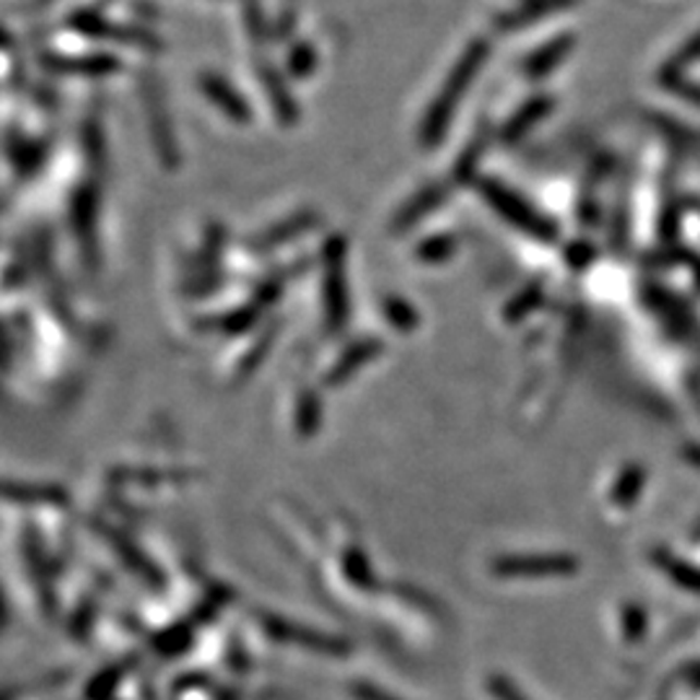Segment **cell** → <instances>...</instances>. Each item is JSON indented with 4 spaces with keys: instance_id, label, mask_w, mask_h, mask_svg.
<instances>
[{
    "instance_id": "obj_1",
    "label": "cell",
    "mask_w": 700,
    "mask_h": 700,
    "mask_svg": "<svg viewBox=\"0 0 700 700\" xmlns=\"http://www.w3.org/2000/svg\"><path fill=\"white\" fill-rule=\"evenodd\" d=\"M488 55H491V45L485 43V39H475V43L467 47L462 58L457 60V65L451 68V73L446 75L442 92H438L436 99L431 101L429 114H425L423 120L421 138L425 146H434V143L444 138L446 128H449V122L455 120L459 101L464 99L467 88L472 86V81H475L480 68L485 65Z\"/></svg>"
},
{
    "instance_id": "obj_2",
    "label": "cell",
    "mask_w": 700,
    "mask_h": 700,
    "mask_svg": "<svg viewBox=\"0 0 700 700\" xmlns=\"http://www.w3.org/2000/svg\"><path fill=\"white\" fill-rule=\"evenodd\" d=\"M480 192H483L485 201L491 203L493 210H498L506 221L517 226V229L527 231L530 237L540 239V242H553L555 239V226L542 218L538 210L532 208L530 203H524L517 192H511L509 188L498 182H480Z\"/></svg>"
},
{
    "instance_id": "obj_3",
    "label": "cell",
    "mask_w": 700,
    "mask_h": 700,
    "mask_svg": "<svg viewBox=\"0 0 700 700\" xmlns=\"http://www.w3.org/2000/svg\"><path fill=\"white\" fill-rule=\"evenodd\" d=\"M493 571L498 576H530V579H542V576H571L579 571V563L571 555H506L493 563Z\"/></svg>"
},
{
    "instance_id": "obj_4",
    "label": "cell",
    "mask_w": 700,
    "mask_h": 700,
    "mask_svg": "<svg viewBox=\"0 0 700 700\" xmlns=\"http://www.w3.org/2000/svg\"><path fill=\"white\" fill-rule=\"evenodd\" d=\"M571 3H576V0H524L519 9L504 13V16L498 19V29L500 32H517V29H521V26L534 24V22H540V19L553 16V13L568 9Z\"/></svg>"
},
{
    "instance_id": "obj_5",
    "label": "cell",
    "mask_w": 700,
    "mask_h": 700,
    "mask_svg": "<svg viewBox=\"0 0 700 700\" xmlns=\"http://www.w3.org/2000/svg\"><path fill=\"white\" fill-rule=\"evenodd\" d=\"M203 92L213 101V105L221 109L226 117H231V120L244 122L246 117H250V114H246V105L242 99H239L237 92H231V86L226 84V81L216 79V75H208V79H203Z\"/></svg>"
},
{
    "instance_id": "obj_6",
    "label": "cell",
    "mask_w": 700,
    "mask_h": 700,
    "mask_svg": "<svg viewBox=\"0 0 700 700\" xmlns=\"http://www.w3.org/2000/svg\"><path fill=\"white\" fill-rule=\"evenodd\" d=\"M571 47H574L571 37H568V39L566 37L555 39V43H551L547 47H542V50H538L530 60H527L524 71L530 75H547L555 65L563 63V58H566V55L571 52Z\"/></svg>"
},
{
    "instance_id": "obj_7",
    "label": "cell",
    "mask_w": 700,
    "mask_h": 700,
    "mask_svg": "<svg viewBox=\"0 0 700 700\" xmlns=\"http://www.w3.org/2000/svg\"><path fill=\"white\" fill-rule=\"evenodd\" d=\"M348 312V299H346V283H342V263H335L329 267L327 276V317L329 325H342Z\"/></svg>"
},
{
    "instance_id": "obj_8",
    "label": "cell",
    "mask_w": 700,
    "mask_h": 700,
    "mask_svg": "<svg viewBox=\"0 0 700 700\" xmlns=\"http://www.w3.org/2000/svg\"><path fill=\"white\" fill-rule=\"evenodd\" d=\"M547 112H551V99H534L527 107H521L517 117H514L509 125L504 128V141L511 143L521 138V135H524L534 122H540Z\"/></svg>"
},
{
    "instance_id": "obj_9",
    "label": "cell",
    "mask_w": 700,
    "mask_h": 700,
    "mask_svg": "<svg viewBox=\"0 0 700 700\" xmlns=\"http://www.w3.org/2000/svg\"><path fill=\"white\" fill-rule=\"evenodd\" d=\"M696 63H700V34H696L690 43H685L683 47H679V50L675 52V58L667 60V65L662 68V81L667 86L675 84L679 75H683L690 65H696Z\"/></svg>"
},
{
    "instance_id": "obj_10",
    "label": "cell",
    "mask_w": 700,
    "mask_h": 700,
    "mask_svg": "<svg viewBox=\"0 0 700 700\" xmlns=\"http://www.w3.org/2000/svg\"><path fill=\"white\" fill-rule=\"evenodd\" d=\"M376 350H379V346H376L374 340H366V342H359V346L355 348H350L348 353H346V359H342V363H338V366H335V372L329 374V382H340V379H348L350 374L355 372V369L361 366L363 361H369L372 359V355L376 353Z\"/></svg>"
},
{
    "instance_id": "obj_11",
    "label": "cell",
    "mask_w": 700,
    "mask_h": 700,
    "mask_svg": "<svg viewBox=\"0 0 700 700\" xmlns=\"http://www.w3.org/2000/svg\"><path fill=\"white\" fill-rule=\"evenodd\" d=\"M659 563H662V566L667 568V574L675 576V579H677L679 583H690V587H700V576L690 574L692 568L688 571V568H685L683 563H677L675 558H669V555H664V558H659Z\"/></svg>"
},
{
    "instance_id": "obj_12",
    "label": "cell",
    "mask_w": 700,
    "mask_h": 700,
    "mask_svg": "<svg viewBox=\"0 0 700 700\" xmlns=\"http://www.w3.org/2000/svg\"><path fill=\"white\" fill-rule=\"evenodd\" d=\"M387 312H389V319H393V325L395 327H413L415 325V314L410 312L408 306L400 304V301H393V304L387 306Z\"/></svg>"
},
{
    "instance_id": "obj_13",
    "label": "cell",
    "mask_w": 700,
    "mask_h": 700,
    "mask_svg": "<svg viewBox=\"0 0 700 700\" xmlns=\"http://www.w3.org/2000/svg\"><path fill=\"white\" fill-rule=\"evenodd\" d=\"M672 88H675V92H679V96H683V99H688L692 101V105L700 107V88L698 86H688V84H679V81H675V84H669Z\"/></svg>"
},
{
    "instance_id": "obj_14",
    "label": "cell",
    "mask_w": 700,
    "mask_h": 700,
    "mask_svg": "<svg viewBox=\"0 0 700 700\" xmlns=\"http://www.w3.org/2000/svg\"><path fill=\"white\" fill-rule=\"evenodd\" d=\"M299 633V630H291V633H283L286 638H291V641H297V638H301V636H297ZM309 638V641H314V643H317V647H325V649H340V643H335V641H322V638L319 636H306Z\"/></svg>"
},
{
    "instance_id": "obj_15",
    "label": "cell",
    "mask_w": 700,
    "mask_h": 700,
    "mask_svg": "<svg viewBox=\"0 0 700 700\" xmlns=\"http://www.w3.org/2000/svg\"><path fill=\"white\" fill-rule=\"evenodd\" d=\"M355 692H359L361 700H395V698H389L387 692H382V690H374V688H355Z\"/></svg>"
},
{
    "instance_id": "obj_16",
    "label": "cell",
    "mask_w": 700,
    "mask_h": 700,
    "mask_svg": "<svg viewBox=\"0 0 700 700\" xmlns=\"http://www.w3.org/2000/svg\"><path fill=\"white\" fill-rule=\"evenodd\" d=\"M493 690H496V696L500 700H519L517 692H514L506 683H496V685H493Z\"/></svg>"
}]
</instances>
